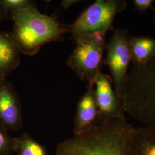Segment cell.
Masks as SVG:
<instances>
[{"label":"cell","mask_w":155,"mask_h":155,"mask_svg":"<svg viewBox=\"0 0 155 155\" xmlns=\"http://www.w3.org/2000/svg\"><path fill=\"white\" fill-rule=\"evenodd\" d=\"M134 127L127 117L101 123L89 133L74 136L58 145L56 155H130Z\"/></svg>","instance_id":"6da1fadb"},{"label":"cell","mask_w":155,"mask_h":155,"mask_svg":"<svg viewBox=\"0 0 155 155\" xmlns=\"http://www.w3.org/2000/svg\"><path fill=\"white\" fill-rule=\"evenodd\" d=\"M125 113L144 127L155 129V56L127 74L121 98Z\"/></svg>","instance_id":"7a4b0ae2"},{"label":"cell","mask_w":155,"mask_h":155,"mask_svg":"<svg viewBox=\"0 0 155 155\" xmlns=\"http://www.w3.org/2000/svg\"><path fill=\"white\" fill-rule=\"evenodd\" d=\"M11 35L21 54L33 56L41 47L58 41L70 33V25L58 22L54 17L41 13L36 6L18 13L13 18Z\"/></svg>","instance_id":"3957f363"},{"label":"cell","mask_w":155,"mask_h":155,"mask_svg":"<svg viewBox=\"0 0 155 155\" xmlns=\"http://www.w3.org/2000/svg\"><path fill=\"white\" fill-rule=\"evenodd\" d=\"M106 35L93 33L74 39L76 45L67 63L82 81L87 83L94 84L97 75L101 71Z\"/></svg>","instance_id":"277c9868"},{"label":"cell","mask_w":155,"mask_h":155,"mask_svg":"<svg viewBox=\"0 0 155 155\" xmlns=\"http://www.w3.org/2000/svg\"><path fill=\"white\" fill-rule=\"evenodd\" d=\"M127 7L125 0H97L70 25V33L74 39L93 33L106 34L114 29L115 17Z\"/></svg>","instance_id":"5b68a950"},{"label":"cell","mask_w":155,"mask_h":155,"mask_svg":"<svg viewBox=\"0 0 155 155\" xmlns=\"http://www.w3.org/2000/svg\"><path fill=\"white\" fill-rule=\"evenodd\" d=\"M112 31L113 35L106 45V56L104 63L110 70L113 87L121 100L131 61L129 47L130 35L124 28H114Z\"/></svg>","instance_id":"8992f818"},{"label":"cell","mask_w":155,"mask_h":155,"mask_svg":"<svg viewBox=\"0 0 155 155\" xmlns=\"http://www.w3.org/2000/svg\"><path fill=\"white\" fill-rule=\"evenodd\" d=\"M94 89L101 123L112 122L126 116L110 75L100 71L95 79Z\"/></svg>","instance_id":"52a82bcc"},{"label":"cell","mask_w":155,"mask_h":155,"mask_svg":"<svg viewBox=\"0 0 155 155\" xmlns=\"http://www.w3.org/2000/svg\"><path fill=\"white\" fill-rule=\"evenodd\" d=\"M22 125V107L17 93L7 78H0V129L17 131Z\"/></svg>","instance_id":"ba28073f"},{"label":"cell","mask_w":155,"mask_h":155,"mask_svg":"<svg viewBox=\"0 0 155 155\" xmlns=\"http://www.w3.org/2000/svg\"><path fill=\"white\" fill-rule=\"evenodd\" d=\"M101 124L94 95V84L87 83L86 90L78 102L74 118V136L89 133Z\"/></svg>","instance_id":"9c48e42d"},{"label":"cell","mask_w":155,"mask_h":155,"mask_svg":"<svg viewBox=\"0 0 155 155\" xmlns=\"http://www.w3.org/2000/svg\"><path fill=\"white\" fill-rule=\"evenodd\" d=\"M21 53L11 33L0 32V78H7L20 64Z\"/></svg>","instance_id":"30bf717a"},{"label":"cell","mask_w":155,"mask_h":155,"mask_svg":"<svg viewBox=\"0 0 155 155\" xmlns=\"http://www.w3.org/2000/svg\"><path fill=\"white\" fill-rule=\"evenodd\" d=\"M130 155H155V129L134 127L129 140Z\"/></svg>","instance_id":"8fae6325"},{"label":"cell","mask_w":155,"mask_h":155,"mask_svg":"<svg viewBox=\"0 0 155 155\" xmlns=\"http://www.w3.org/2000/svg\"><path fill=\"white\" fill-rule=\"evenodd\" d=\"M129 47L133 65L144 64L155 56V39L152 36H130Z\"/></svg>","instance_id":"7c38bea8"},{"label":"cell","mask_w":155,"mask_h":155,"mask_svg":"<svg viewBox=\"0 0 155 155\" xmlns=\"http://www.w3.org/2000/svg\"><path fill=\"white\" fill-rule=\"evenodd\" d=\"M16 152L17 155H48L45 147L36 141L28 134L23 133L17 137Z\"/></svg>","instance_id":"4fadbf2b"},{"label":"cell","mask_w":155,"mask_h":155,"mask_svg":"<svg viewBox=\"0 0 155 155\" xmlns=\"http://www.w3.org/2000/svg\"><path fill=\"white\" fill-rule=\"evenodd\" d=\"M33 6L35 3L31 0H0V11L6 20H13L18 13Z\"/></svg>","instance_id":"5bb4252c"},{"label":"cell","mask_w":155,"mask_h":155,"mask_svg":"<svg viewBox=\"0 0 155 155\" xmlns=\"http://www.w3.org/2000/svg\"><path fill=\"white\" fill-rule=\"evenodd\" d=\"M17 137H13L0 129V155H9L16 152Z\"/></svg>","instance_id":"9a60e30c"},{"label":"cell","mask_w":155,"mask_h":155,"mask_svg":"<svg viewBox=\"0 0 155 155\" xmlns=\"http://www.w3.org/2000/svg\"><path fill=\"white\" fill-rule=\"evenodd\" d=\"M155 2V0H133L132 3L136 11L144 13L150 9H153V4Z\"/></svg>","instance_id":"2e32d148"},{"label":"cell","mask_w":155,"mask_h":155,"mask_svg":"<svg viewBox=\"0 0 155 155\" xmlns=\"http://www.w3.org/2000/svg\"><path fill=\"white\" fill-rule=\"evenodd\" d=\"M80 1H77V0H63L61 2V5L62 7L64 9H68L70 8L71 6L74 5V4H76Z\"/></svg>","instance_id":"e0dca14e"},{"label":"cell","mask_w":155,"mask_h":155,"mask_svg":"<svg viewBox=\"0 0 155 155\" xmlns=\"http://www.w3.org/2000/svg\"><path fill=\"white\" fill-rule=\"evenodd\" d=\"M4 20H5L4 18V16H3L1 12L0 11V22L2 21H4Z\"/></svg>","instance_id":"ac0fdd59"},{"label":"cell","mask_w":155,"mask_h":155,"mask_svg":"<svg viewBox=\"0 0 155 155\" xmlns=\"http://www.w3.org/2000/svg\"><path fill=\"white\" fill-rule=\"evenodd\" d=\"M153 20H154V22H155V8H153Z\"/></svg>","instance_id":"d6986e66"}]
</instances>
